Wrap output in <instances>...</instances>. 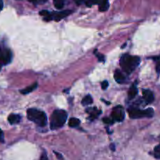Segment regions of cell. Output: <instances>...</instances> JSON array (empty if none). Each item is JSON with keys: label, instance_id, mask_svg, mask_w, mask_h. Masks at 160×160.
<instances>
[{"label": "cell", "instance_id": "7a4b0ae2", "mask_svg": "<svg viewBox=\"0 0 160 160\" xmlns=\"http://www.w3.org/2000/svg\"><path fill=\"white\" fill-rule=\"evenodd\" d=\"M67 112L64 110L57 109L52 112L50 118V128L56 130L62 128L67 120Z\"/></svg>", "mask_w": 160, "mask_h": 160}, {"label": "cell", "instance_id": "5b68a950", "mask_svg": "<svg viewBox=\"0 0 160 160\" xmlns=\"http://www.w3.org/2000/svg\"><path fill=\"white\" fill-rule=\"evenodd\" d=\"M124 111H123L122 106H117V107L114 108L112 113V119L113 120V121H123V119H124Z\"/></svg>", "mask_w": 160, "mask_h": 160}, {"label": "cell", "instance_id": "ac0fdd59", "mask_svg": "<svg viewBox=\"0 0 160 160\" xmlns=\"http://www.w3.org/2000/svg\"><path fill=\"white\" fill-rule=\"evenodd\" d=\"M84 2L86 3V5H87L88 6L91 7V6H93V5L99 4L100 0H85V2Z\"/></svg>", "mask_w": 160, "mask_h": 160}, {"label": "cell", "instance_id": "30bf717a", "mask_svg": "<svg viewBox=\"0 0 160 160\" xmlns=\"http://www.w3.org/2000/svg\"><path fill=\"white\" fill-rule=\"evenodd\" d=\"M98 6H99V11L101 12H105V11L108 10L109 7V0H100Z\"/></svg>", "mask_w": 160, "mask_h": 160}, {"label": "cell", "instance_id": "4316f807", "mask_svg": "<svg viewBox=\"0 0 160 160\" xmlns=\"http://www.w3.org/2000/svg\"><path fill=\"white\" fill-rule=\"evenodd\" d=\"M54 153H55V154L56 155V156H57L58 159H60V160H62V159H63V158H62V155L59 154V153H58V152H54Z\"/></svg>", "mask_w": 160, "mask_h": 160}, {"label": "cell", "instance_id": "7c38bea8", "mask_svg": "<svg viewBox=\"0 0 160 160\" xmlns=\"http://www.w3.org/2000/svg\"><path fill=\"white\" fill-rule=\"evenodd\" d=\"M114 78H115V81L118 83H122L125 80L123 73L120 70H116L114 73Z\"/></svg>", "mask_w": 160, "mask_h": 160}, {"label": "cell", "instance_id": "9c48e42d", "mask_svg": "<svg viewBox=\"0 0 160 160\" xmlns=\"http://www.w3.org/2000/svg\"><path fill=\"white\" fill-rule=\"evenodd\" d=\"M21 120V117L17 114H11L8 117V121L10 124H17L19 123Z\"/></svg>", "mask_w": 160, "mask_h": 160}, {"label": "cell", "instance_id": "d4e9b609", "mask_svg": "<svg viewBox=\"0 0 160 160\" xmlns=\"http://www.w3.org/2000/svg\"><path fill=\"white\" fill-rule=\"evenodd\" d=\"M41 160H48V157H47V155L45 152H43L42 154V156H41Z\"/></svg>", "mask_w": 160, "mask_h": 160}, {"label": "cell", "instance_id": "484cf974", "mask_svg": "<svg viewBox=\"0 0 160 160\" xmlns=\"http://www.w3.org/2000/svg\"><path fill=\"white\" fill-rule=\"evenodd\" d=\"M4 142V135H3V132L2 130L0 129V142Z\"/></svg>", "mask_w": 160, "mask_h": 160}, {"label": "cell", "instance_id": "3957f363", "mask_svg": "<svg viewBox=\"0 0 160 160\" xmlns=\"http://www.w3.org/2000/svg\"><path fill=\"white\" fill-rule=\"evenodd\" d=\"M27 116H28V120L34 122V123L40 127L46 126L48 123L46 114L38 109H29L27 112Z\"/></svg>", "mask_w": 160, "mask_h": 160}, {"label": "cell", "instance_id": "7402d4cb", "mask_svg": "<svg viewBox=\"0 0 160 160\" xmlns=\"http://www.w3.org/2000/svg\"><path fill=\"white\" fill-rule=\"evenodd\" d=\"M39 14H40L41 16H42V17H44V18H45V17H48V16L49 15L50 12L47 10H42V11H40Z\"/></svg>", "mask_w": 160, "mask_h": 160}, {"label": "cell", "instance_id": "ffe728a7", "mask_svg": "<svg viewBox=\"0 0 160 160\" xmlns=\"http://www.w3.org/2000/svg\"><path fill=\"white\" fill-rule=\"evenodd\" d=\"M29 1L31 2L34 5H40L46 2L47 0H29Z\"/></svg>", "mask_w": 160, "mask_h": 160}, {"label": "cell", "instance_id": "4dcf8cb0", "mask_svg": "<svg viewBox=\"0 0 160 160\" xmlns=\"http://www.w3.org/2000/svg\"><path fill=\"white\" fill-rule=\"evenodd\" d=\"M1 52H2V51H1V49H0V54H1Z\"/></svg>", "mask_w": 160, "mask_h": 160}, {"label": "cell", "instance_id": "5bb4252c", "mask_svg": "<svg viewBox=\"0 0 160 160\" xmlns=\"http://www.w3.org/2000/svg\"><path fill=\"white\" fill-rule=\"evenodd\" d=\"M92 102H93V99L91 97V95H86L81 101V104L83 106H88V105L92 104Z\"/></svg>", "mask_w": 160, "mask_h": 160}, {"label": "cell", "instance_id": "cb8c5ba5", "mask_svg": "<svg viewBox=\"0 0 160 160\" xmlns=\"http://www.w3.org/2000/svg\"><path fill=\"white\" fill-rule=\"evenodd\" d=\"M96 56H97V57H98V60L101 61V62H102V61L105 60L104 56H103V55H102V54H100V53H97Z\"/></svg>", "mask_w": 160, "mask_h": 160}, {"label": "cell", "instance_id": "8fae6325", "mask_svg": "<svg viewBox=\"0 0 160 160\" xmlns=\"http://www.w3.org/2000/svg\"><path fill=\"white\" fill-rule=\"evenodd\" d=\"M37 86H38L37 83H34V84H31V85L27 87L26 88H24V89H23V90L20 91V93L23 94V95H27V94L31 93V92H32L33 91H34L36 88H37Z\"/></svg>", "mask_w": 160, "mask_h": 160}, {"label": "cell", "instance_id": "6da1fadb", "mask_svg": "<svg viewBox=\"0 0 160 160\" xmlns=\"http://www.w3.org/2000/svg\"><path fill=\"white\" fill-rule=\"evenodd\" d=\"M139 63H140V58L138 56H130L128 54L123 55L120 59V62L121 68L128 74L132 73L137 68Z\"/></svg>", "mask_w": 160, "mask_h": 160}, {"label": "cell", "instance_id": "f1b7e54d", "mask_svg": "<svg viewBox=\"0 0 160 160\" xmlns=\"http://www.w3.org/2000/svg\"><path fill=\"white\" fill-rule=\"evenodd\" d=\"M3 8V1L2 0H0V11Z\"/></svg>", "mask_w": 160, "mask_h": 160}, {"label": "cell", "instance_id": "9a60e30c", "mask_svg": "<svg viewBox=\"0 0 160 160\" xmlns=\"http://www.w3.org/2000/svg\"><path fill=\"white\" fill-rule=\"evenodd\" d=\"M68 123L70 128H76V127H78L80 124V120H78L77 118H73H73L70 119Z\"/></svg>", "mask_w": 160, "mask_h": 160}, {"label": "cell", "instance_id": "d6986e66", "mask_svg": "<svg viewBox=\"0 0 160 160\" xmlns=\"http://www.w3.org/2000/svg\"><path fill=\"white\" fill-rule=\"evenodd\" d=\"M154 156L156 159H160V144L155 148Z\"/></svg>", "mask_w": 160, "mask_h": 160}, {"label": "cell", "instance_id": "f546056e", "mask_svg": "<svg viewBox=\"0 0 160 160\" xmlns=\"http://www.w3.org/2000/svg\"><path fill=\"white\" fill-rule=\"evenodd\" d=\"M110 148L112 150V151H115V145L113 144H111L110 145Z\"/></svg>", "mask_w": 160, "mask_h": 160}, {"label": "cell", "instance_id": "2e32d148", "mask_svg": "<svg viewBox=\"0 0 160 160\" xmlns=\"http://www.w3.org/2000/svg\"><path fill=\"white\" fill-rule=\"evenodd\" d=\"M87 110L91 111V112H89V113H90V115H91L90 118H92V119H95V117H98V114L100 113V112H98L99 111H98L96 109H95V108H94V109H87Z\"/></svg>", "mask_w": 160, "mask_h": 160}, {"label": "cell", "instance_id": "4fadbf2b", "mask_svg": "<svg viewBox=\"0 0 160 160\" xmlns=\"http://www.w3.org/2000/svg\"><path fill=\"white\" fill-rule=\"evenodd\" d=\"M138 94V88L135 85H133L132 87L130 88L129 92H128V97L130 99H133L134 97L137 95Z\"/></svg>", "mask_w": 160, "mask_h": 160}, {"label": "cell", "instance_id": "83f0119b", "mask_svg": "<svg viewBox=\"0 0 160 160\" xmlns=\"http://www.w3.org/2000/svg\"><path fill=\"white\" fill-rule=\"evenodd\" d=\"M74 1L78 5H81V4H82L83 2H85V0H74Z\"/></svg>", "mask_w": 160, "mask_h": 160}, {"label": "cell", "instance_id": "e0dca14e", "mask_svg": "<svg viewBox=\"0 0 160 160\" xmlns=\"http://www.w3.org/2000/svg\"><path fill=\"white\" fill-rule=\"evenodd\" d=\"M54 2V5L57 9H62L64 6V2H65V0H53Z\"/></svg>", "mask_w": 160, "mask_h": 160}, {"label": "cell", "instance_id": "277c9868", "mask_svg": "<svg viewBox=\"0 0 160 160\" xmlns=\"http://www.w3.org/2000/svg\"><path fill=\"white\" fill-rule=\"evenodd\" d=\"M128 112H129L130 117L132 119H139L142 118V117H148V118H150V117H152L153 115H154V110L151 108L145 109V110L133 108V109H129Z\"/></svg>", "mask_w": 160, "mask_h": 160}, {"label": "cell", "instance_id": "8992f818", "mask_svg": "<svg viewBox=\"0 0 160 160\" xmlns=\"http://www.w3.org/2000/svg\"><path fill=\"white\" fill-rule=\"evenodd\" d=\"M71 12H72L71 10H63V11H61V12H52V13L50 14L51 20H55L56 21H59V20H62V19L65 18L66 17L70 15Z\"/></svg>", "mask_w": 160, "mask_h": 160}, {"label": "cell", "instance_id": "603a6c76", "mask_svg": "<svg viewBox=\"0 0 160 160\" xmlns=\"http://www.w3.org/2000/svg\"><path fill=\"white\" fill-rule=\"evenodd\" d=\"M108 86H109V83H108L107 81H104L102 83V88L103 90L107 88Z\"/></svg>", "mask_w": 160, "mask_h": 160}, {"label": "cell", "instance_id": "52a82bcc", "mask_svg": "<svg viewBox=\"0 0 160 160\" xmlns=\"http://www.w3.org/2000/svg\"><path fill=\"white\" fill-rule=\"evenodd\" d=\"M12 59V52L9 49H5L4 51H2L0 54V60L3 64L6 65L11 62Z\"/></svg>", "mask_w": 160, "mask_h": 160}, {"label": "cell", "instance_id": "44dd1931", "mask_svg": "<svg viewBox=\"0 0 160 160\" xmlns=\"http://www.w3.org/2000/svg\"><path fill=\"white\" fill-rule=\"evenodd\" d=\"M103 122L105 123H107V124H112L114 121L112 118H108V117H106V118L103 119Z\"/></svg>", "mask_w": 160, "mask_h": 160}, {"label": "cell", "instance_id": "1f68e13d", "mask_svg": "<svg viewBox=\"0 0 160 160\" xmlns=\"http://www.w3.org/2000/svg\"><path fill=\"white\" fill-rule=\"evenodd\" d=\"M0 70H1V65H0Z\"/></svg>", "mask_w": 160, "mask_h": 160}, {"label": "cell", "instance_id": "ba28073f", "mask_svg": "<svg viewBox=\"0 0 160 160\" xmlns=\"http://www.w3.org/2000/svg\"><path fill=\"white\" fill-rule=\"evenodd\" d=\"M142 94H143V98L145 101L148 104L152 103L154 101V95L152 92L148 89H143L142 90Z\"/></svg>", "mask_w": 160, "mask_h": 160}]
</instances>
